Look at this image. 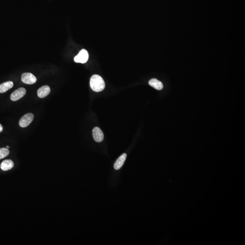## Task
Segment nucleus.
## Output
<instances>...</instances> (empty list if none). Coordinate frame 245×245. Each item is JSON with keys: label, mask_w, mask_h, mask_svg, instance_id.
Returning <instances> with one entry per match:
<instances>
[{"label": "nucleus", "mask_w": 245, "mask_h": 245, "mask_svg": "<svg viewBox=\"0 0 245 245\" xmlns=\"http://www.w3.org/2000/svg\"><path fill=\"white\" fill-rule=\"evenodd\" d=\"M90 86L93 91L97 92L102 91L105 88L106 84L102 78L98 74L93 75L90 80Z\"/></svg>", "instance_id": "1"}, {"label": "nucleus", "mask_w": 245, "mask_h": 245, "mask_svg": "<svg viewBox=\"0 0 245 245\" xmlns=\"http://www.w3.org/2000/svg\"><path fill=\"white\" fill-rule=\"evenodd\" d=\"M89 54L88 51L85 49H82L79 53L75 56L74 61L75 62L84 64L88 60Z\"/></svg>", "instance_id": "2"}, {"label": "nucleus", "mask_w": 245, "mask_h": 245, "mask_svg": "<svg viewBox=\"0 0 245 245\" xmlns=\"http://www.w3.org/2000/svg\"><path fill=\"white\" fill-rule=\"evenodd\" d=\"M34 115L28 113L23 116L19 121V125L22 128H25L31 124L34 119Z\"/></svg>", "instance_id": "3"}, {"label": "nucleus", "mask_w": 245, "mask_h": 245, "mask_svg": "<svg viewBox=\"0 0 245 245\" xmlns=\"http://www.w3.org/2000/svg\"><path fill=\"white\" fill-rule=\"evenodd\" d=\"M26 93V90L24 88H20L14 91L11 95V99L13 101H16L22 98Z\"/></svg>", "instance_id": "4"}, {"label": "nucleus", "mask_w": 245, "mask_h": 245, "mask_svg": "<svg viewBox=\"0 0 245 245\" xmlns=\"http://www.w3.org/2000/svg\"><path fill=\"white\" fill-rule=\"evenodd\" d=\"M21 81L24 83L32 84L35 83L37 81L35 75L30 73H25L21 75Z\"/></svg>", "instance_id": "5"}, {"label": "nucleus", "mask_w": 245, "mask_h": 245, "mask_svg": "<svg viewBox=\"0 0 245 245\" xmlns=\"http://www.w3.org/2000/svg\"><path fill=\"white\" fill-rule=\"evenodd\" d=\"M93 136L94 140L97 142H102L104 139L102 131L98 127H95L93 130Z\"/></svg>", "instance_id": "6"}, {"label": "nucleus", "mask_w": 245, "mask_h": 245, "mask_svg": "<svg viewBox=\"0 0 245 245\" xmlns=\"http://www.w3.org/2000/svg\"><path fill=\"white\" fill-rule=\"evenodd\" d=\"M50 92V89L49 86H43L39 89L37 91V95L40 98H44L47 96Z\"/></svg>", "instance_id": "7"}, {"label": "nucleus", "mask_w": 245, "mask_h": 245, "mask_svg": "<svg viewBox=\"0 0 245 245\" xmlns=\"http://www.w3.org/2000/svg\"><path fill=\"white\" fill-rule=\"evenodd\" d=\"M127 154H122L117 160L114 164V168L115 170H119L122 167L126 159Z\"/></svg>", "instance_id": "8"}, {"label": "nucleus", "mask_w": 245, "mask_h": 245, "mask_svg": "<svg viewBox=\"0 0 245 245\" xmlns=\"http://www.w3.org/2000/svg\"><path fill=\"white\" fill-rule=\"evenodd\" d=\"M14 165V163L11 160H5L1 163V169L3 171H8L13 168Z\"/></svg>", "instance_id": "9"}, {"label": "nucleus", "mask_w": 245, "mask_h": 245, "mask_svg": "<svg viewBox=\"0 0 245 245\" xmlns=\"http://www.w3.org/2000/svg\"><path fill=\"white\" fill-rule=\"evenodd\" d=\"M149 84L154 88L159 91L163 89V87H164L163 83L156 79H150L149 81Z\"/></svg>", "instance_id": "10"}, {"label": "nucleus", "mask_w": 245, "mask_h": 245, "mask_svg": "<svg viewBox=\"0 0 245 245\" xmlns=\"http://www.w3.org/2000/svg\"><path fill=\"white\" fill-rule=\"evenodd\" d=\"M13 86V83L12 81H7L0 84V93H3L12 88Z\"/></svg>", "instance_id": "11"}, {"label": "nucleus", "mask_w": 245, "mask_h": 245, "mask_svg": "<svg viewBox=\"0 0 245 245\" xmlns=\"http://www.w3.org/2000/svg\"><path fill=\"white\" fill-rule=\"evenodd\" d=\"M9 154H10V151L7 148H1L0 149V159L7 157Z\"/></svg>", "instance_id": "12"}, {"label": "nucleus", "mask_w": 245, "mask_h": 245, "mask_svg": "<svg viewBox=\"0 0 245 245\" xmlns=\"http://www.w3.org/2000/svg\"><path fill=\"white\" fill-rule=\"evenodd\" d=\"M3 131V126L1 124H0V133L2 132Z\"/></svg>", "instance_id": "13"}, {"label": "nucleus", "mask_w": 245, "mask_h": 245, "mask_svg": "<svg viewBox=\"0 0 245 245\" xmlns=\"http://www.w3.org/2000/svg\"><path fill=\"white\" fill-rule=\"evenodd\" d=\"M6 148H7V149H9V148H10V147H9V146H6Z\"/></svg>", "instance_id": "14"}]
</instances>
